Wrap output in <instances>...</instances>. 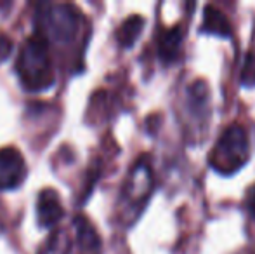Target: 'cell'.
Wrapping results in <instances>:
<instances>
[{"label":"cell","mask_w":255,"mask_h":254,"mask_svg":"<svg viewBox=\"0 0 255 254\" xmlns=\"http://www.w3.org/2000/svg\"><path fill=\"white\" fill-rule=\"evenodd\" d=\"M16 75L23 89L42 92L54 84V68L45 35L35 31L21 45L16 58Z\"/></svg>","instance_id":"obj_1"},{"label":"cell","mask_w":255,"mask_h":254,"mask_svg":"<svg viewBox=\"0 0 255 254\" xmlns=\"http://www.w3.org/2000/svg\"><path fill=\"white\" fill-rule=\"evenodd\" d=\"M249 160L250 139L247 129L240 124H231L229 127H226L208 155L210 167L222 176H231L238 173Z\"/></svg>","instance_id":"obj_2"},{"label":"cell","mask_w":255,"mask_h":254,"mask_svg":"<svg viewBox=\"0 0 255 254\" xmlns=\"http://www.w3.org/2000/svg\"><path fill=\"white\" fill-rule=\"evenodd\" d=\"M38 33L57 44L73 40L82 23V12L73 3H42L37 12Z\"/></svg>","instance_id":"obj_3"},{"label":"cell","mask_w":255,"mask_h":254,"mask_svg":"<svg viewBox=\"0 0 255 254\" xmlns=\"http://www.w3.org/2000/svg\"><path fill=\"white\" fill-rule=\"evenodd\" d=\"M153 192V174L146 159H139L132 167L125 187L122 190V218L128 225L144 211L146 202Z\"/></svg>","instance_id":"obj_4"},{"label":"cell","mask_w":255,"mask_h":254,"mask_svg":"<svg viewBox=\"0 0 255 254\" xmlns=\"http://www.w3.org/2000/svg\"><path fill=\"white\" fill-rule=\"evenodd\" d=\"M26 178V162L14 146L0 148V192L14 190Z\"/></svg>","instance_id":"obj_5"},{"label":"cell","mask_w":255,"mask_h":254,"mask_svg":"<svg viewBox=\"0 0 255 254\" xmlns=\"http://www.w3.org/2000/svg\"><path fill=\"white\" fill-rule=\"evenodd\" d=\"M210 91L203 80H196L184 91L186 117L198 127H205L210 117Z\"/></svg>","instance_id":"obj_6"},{"label":"cell","mask_w":255,"mask_h":254,"mask_svg":"<svg viewBox=\"0 0 255 254\" xmlns=\"http://www.w3.org/2000/svg\"><path fill=\"white\" fill-rule=\"evenodd\" d=\"M59 195L52 188H44L37 197V221L40 228H54L63 218Z\"/></svg>","instance_id":"obj_7"},{"label":"cell","mask_w":255,"mask_h":254,"mask_svg":"<svg viewBox=\"0 0 255 254\" xmlns=\"http://www.w3.org/2000/svg\"><path fill=\"white\" fill-rule=\"evenodd\" d=\"M182 38H184V33H182L181 26L161 30L160 35H158V58L167 64L174 63L181 56Z\"/></svg>","instance_id":"obj_8"},{"label":"cell","mask_w":255,"mask_h":254,"mask_svg":"<svg viewBox=\"0 0 255 254\" xmlns=\"http://www.w3.org/2000/svg\"><path fill=\"white\" fill-rule=\"evenodd\" d=\"M75 237H77L78 254H101V241L96 228L89 223L87 218L77 216L73 220Z\"/></svg>","instance_id":"obj_9"},{"label":"cell","mask_w":255,"mask_h":254,"mask_svg":"<svg viewBox=\"0 0 255 254\" xmlns=\"http://www.w3.org/2000/svg\"><path fill=\"white\" fill-rule=\"evenodd\" d=\"M202 33L215 35V37H229V35H231L229 19L217 9V7L207 5L203 9Z\"/></svg>","instance_id":"obj_10"},{"label":"cell","mask_w":255,"mask_h":254,"mask_svg":"<svg viewBox=\"0 0 255 254\" xmlns=\"http://www.w3.org/2000/svg\"><path fill=\"white\" fill-rule=\"evenodd\" d=\"M142 26H144V17L139 16V14L128 16L117 30V40H118V44H120V47H124V49L132 47V45L135 44V40L141 37Z\"/></svg>","instance_id":"obj_11"},{"label":"cell","mask_w":255,"mask_h":254,"mask_svg":"<svg viewBox=\"0 0 255 254\" xmlns=\"http://www.w3.org/2000/svg\"><path fill=\"white\" fill-rule=\"evenodd\" d=\"M71 241L66 232L54 230L44 241V244L38 248L37 254H70Z\"/></svg>","instance_id":"obj_12"},{"label":"cell","mask_w":255,"mask_h":254,"mask_svg":"<svg viewBox=\"0 0 255 254\" xmlns=\"http://www.w3.org/2000/svg\"><path fill=\"white\" fill-rule=\"evenodd\" d=\"M12 47H14L12 38L5 33H0V63H3L9 58L10 52H12Z\"/></svg>","instance_id":"obj_13"},{"label":"cell","mask_w":255,"mask_h":254,"mask_svg":"<svg viewBox=\"0 0 255 254\" xmlns=\"http://www.w3.org/2000/svg\"><path fill=\"white\" fill-rule=\"evenodd\" d=\"M247 209H249L250 216L255 220V185L247 193Z\"/></svg>","instance_id":"obj_14"}]
</instances>
